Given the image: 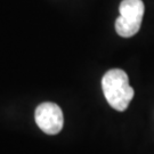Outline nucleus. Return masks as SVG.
<instances>
[{
    "label": "nucleus",
    "instance_id": "f257e3e1",
    "mask_svg": "<svg viewBox=\"0 0 154 154\" xmlns=\"http://www.w3.org/2000/svg\"><path fill=\"white\" fill-rule=\"evenodd\" d=\"M102 89L107 103L119 112L128 109L135 91L129 85V78L121 69H112L102 79Z\"/></svg>",
    "mask_w": 154,
    "mask_h": 154
},
{
    "label": "nucleus",
    "instance_id": "7ed1b4c3",
    "mask_svg": "<svg viewBox=\"0 0 154 154\" xmlns=\"http://www.w3.org/2000/svg\"><path fill=\"white\" fill-rule=\"evenodd\" d=\"M34 119L38 127L47 135H56L62 130L64 118L61 107L55 103L46 102L35 110Z\"/></svg>",
    "mask_w": 154,
    "mask_h": 154
},
{
    "label": "nucleus",
    "instance_id": "f03ea898",
    "mask_svg": "<svg viewBox=\"0 0 154 154\" xmlns=\"http://www.w3.org/2000/svg\"><path fill=\"white\" fill-rule=\"evenodd\" d=\"M120 16L116 21V33L123 38H130L139 31L143 21L145 6L142 0H122Z\"/></svg>",
    "mask_w": 154,
    "mask_h": 154
}]
</instances>
